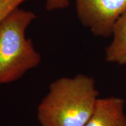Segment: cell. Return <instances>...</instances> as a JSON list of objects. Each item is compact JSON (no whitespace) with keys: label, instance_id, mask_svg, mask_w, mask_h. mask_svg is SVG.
Here are the masks:
<instances>
[{"label":"cell","instance_id":"1","mask_svg":"<svg viewBox=\"0 0 126 126\" xmlns=\"http://www.w3.org/2000/svg\"><path fill=\"white\" fill-rule=\"evenodd\" d=\"M99 92L92 77L78 74L50 83L37 108L41 126H84L94 111Z\"/></svg>","mask_w":126,"mask_h":126},{"label":"cell","instance_id":"5","mask_svg":"<svg viewBox=\"0 0 126 126\" xmlns=\"http://www.w3.org/2000/svg\"><path fill=\"white\" fill-rule=\"evenodd\" d=\"M112 40L105 50L108 63L126 64V11L118 18L112 29Z\"/></svg>","mask_w":126,"mask_h":126},{"label":"cell","instance_id":"3","mask_svg":"<svg viewBox=\"0 0 126 126\" xmlns=\"http://www.w3.org/2000/svg\"><path fill=\"white\" fill-rule=\"evenodd\" d=\"M78 18L94 36H111L113 25L126 11V0H75Z\"/></svg>","mask_w":126,"mask_h":126},{"label":"cell","instance_id":"7","mask_svg":"<svg viewBox=\"0 0 126 126\" xmlns=\"http://www.w3.org/2000/svg\"><path fill=\"white\" fill-rule=\"evenodd\" d=\"M70 0H46V7L48 11H54L67 8Z\"/></svg>","mask_w":126,"mask_h":126},{"label":"cell","instance_id":"6","mask_svg":"<svg viewBox=\"0 0 126 126\" xmlns=\"http://www.w3.org/2000/svg\"><path fill=\"white\" fill-rule=\"evenodd\" d=\"M28 0H0V24L14 10Z\"/></svg>","mask_w":126,"mask_h":126},{"label":"cell","instance_id":"2","mask_svg":"<svg viewBox=\"0 0 126 126\" xmlns=\"http://www.w3.org/2000/svg\"><path fill=\"white\" fill-rule=\"evenodd\" d=\"M35 19L33 12L18 8L0 24V86L17 81L40 64V54L25 34Z\"/></svg>","mask_w":126,"mask_h":126},{"label":"cell","instance_id":"4","mask_svg":"<svg viewBox=\"0 0 126 126\" xmlns=\"http://www.w3.org/2000/svg\"><path fill=\"white\" fill-rule=\"evenodd\" d=\"M125 100L118 97L99 98L84 126H126Z\"/></svg>","mask_w":126,"mask_h":126}]
</instances>
